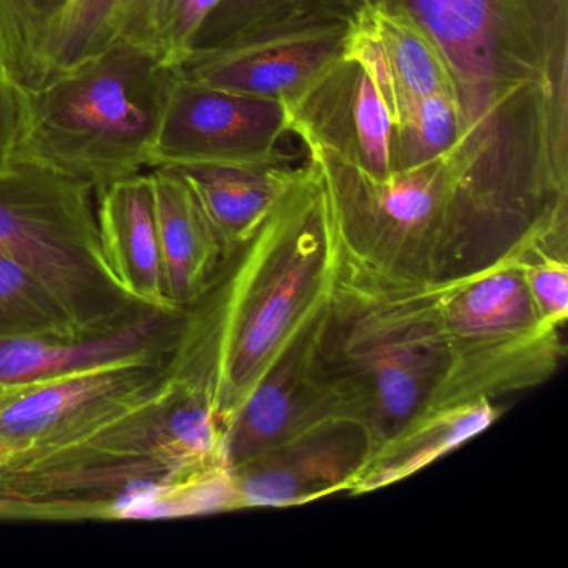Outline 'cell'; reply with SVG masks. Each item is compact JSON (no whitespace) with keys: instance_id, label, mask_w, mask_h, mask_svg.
Masks as SVG:
<instances>
[{"instance_id":"1","label":"cell","mask_w":568,"mask_h":568,"mask_svg":"<svg viewBox=\"0 0 568 568\" xmlns=\"http://www.w3.org/2000/svg\"><path fill=\"white\" fill-rule=\"evenodd\" d=\"M444 59L462 119L455 204L485 235L568 211V0H384Z\"/></svg>"},{"instance_id":"2","label":"cell","mask_w":568,"mask_h":568,"mask_svg":"<svg viewBox=\"0 0 568 568\" xmlns=\"http://www.w3.org/2000/svg\"><path fill=\"white\" fill-rule=\"evenodd\" d=\"M337 252L321 171L307 158L298 181L181 307L169 375L204 398L224 435L285 342L324 304Z\"/></svg>"},{"instance_id":"3","label":"cell","mask_w":568,"mask_h":568,"mask_svg":"<svg viewBox=\"0 0 568 568\" xmlns=\"http://www.w3.org/2000/svg\"><path fill=\"white\" fill-rule=\"evenodd\" d=\"M229 470L224 428L175 381L71 444L16 455L0 470V520L154 518L185 485Z\"/></svg>"},{"instance_id":"4","label":"cell","mask_w":568,"mask_h":568,"mask_svg":"<svg viewBox=\"0 0 568 568\" xmlns=\"http://www.w3.org/2000/svg\"><path fill=\"white\" fill-rule=\"evenodd\" d=\"M315 362L345 417L367 428L374 452L448 407L454 362L437 282L388 277L338 248Z\"/></svg>"},{"instance_id":"5","label":"cell","mask_w":568,"mask_h":568,"mask_svg":"<svg viewBox=\"0 0 568 568\" xmlns=\"http://www.w3.org/2000/svg\"><path fill=\"white\" fill-rule=\"evenodd\" d=\"M179 68L128 41L22 94L12 161L74 179L94 192L152 168Z\"/></svg>"},{"instance_id":"6","label":"cell","mask_w":568,"mask_h":568,"mask_svg":"<svg viewBox=\"0 0 568 568\" xmlns=\"http://www.w3.org/2000/svg\"><path fill=\"white\" fill-rule=\"evenodd\" d=\"M302 144L321 171L345 255L398 281H444L455 229L448 158L375 178L327 145Z\"/></svg>"},{"instance_id":"7","label":"cell","mask_w":568,"mask_h":568,"mask_svg":"<svg viewBox=\"0 0 568 568\" xmlns=\"http://www.w3.org/2000/svg\"><path fill=\"white\" fill-rule=\"evenodd\" d=\"M94 194L39 165L0 168V252L48 285L82 335L111 331L142 307L105 265Z\"/></svg>"},{"instance_id":"8","label":"cell","mask_w":568,"mask_h":568,"mask_svg":"<svg viewBox=\"0 0 568 568\" xmlns=\"http://www.w3.org/2000/svg\"><path fill=\"white\" fill-rule=\"evenodd\" d=\"M521 258H507L455 281L437 282L450 348L448 407L520 394L550 381L567 357L564 328L538 317Z\"/></svg>"},{"instance_id":"9","label":"cell","mask_w":568,"mask_h":568,"mask_svg":"<svg viewBox=\"0 0 568 568\" xmlns=\"http://www.w3.org/2000/svg\"><path fill=\"white\" fill-rule=\"evenodd\" d=\"M169 361L125 362L29 384L0 385V442L18 455L71 444L154 398Z\"/></svg>"},{"instance_id":"10","label":"cell","mask_w":568,"mask_h":568,"mask_svg":"<svg viewBox=\"0 0 568 568\" xmlns=\"http://www.w3.org/2000/svg\"><path fill=\"white\" fill-rule=\"evenodd\" d=\"M287 134H292V114L282 102L212 88L179 74L152 168L291 161V155L278 152V142Z\"/></svg>"},{"instance_id":"11","label":"cell","mask_w":568,"mask_h":568,"mask_svg":"<svg viewBox=\"0 0 568 568\" xmlns=\"http://www.w3.org/2000/svg\"><path fill=\"white\" fill-rule=\"evenodd\" d=\"M374 442L364 425L335 417L229 468L235 507H294L354 484Z\"/></svg>"},{"instance_id":"12","label":"cell","mask_w":568,"mask_h":568,"mask_svg":"<svg viewBox=\"0 0 568 568\" xmlns=\"http://www.w3.org/2000/svg\"><path fill=\"white\" fill-rule=\"evenodd\" d=\"M324 305L285 342L225 428L229 468L328 418H347L315 362Z\"/></svg>"},{"instance_id":"13","label":"cell","mask_w":568,"mask_h":568,"mask_svg":"<svg viewBox=\"0 0 568 568\" xmlns=\"http://www.w3.org/2000/svg\"><path fill=\"white\" fill-rule=\"evenodd\" d=\"M352 24L302 26L192 55L181 74L212 88L294 108L342 58Z\"/></svg>"},{"instance_id":"14","label":"cell","mask_w":568,"mask_h":568,"mask_svg":"<svg viewBox=\"0 0 568 568\" xmlns=\"http://www.w3.org/2000/svg\"><path fill=\"white\" fill-rule=\"evenodd\" d=\"M181 307L142 305L124 324L88 335L0 337V385L29 384L125 362L169 361Z\"/></svg>"},{"instance_id":"15","label":"cell","mask_w":568,"mask_h":568,"mask_svg":"<svg viewBox=\"0 0 568 568\" xmlns=\"http://www.w3.org/2000/svg\"><path fill=\"white\" fill-rule=\"evenodd\" d=\"M99 244L122 291L148 307H175L165 297L161 242L151 172L95 192Z\"/></svg>"},{"instance_id":"16","label":"cell","mask_w":568,"mask_h":568,"mask_svg":"<svg viewBox=\"0 0 568 568\" xmlns=\"http://www.w3.org/2000/svg\"><path fill=\"white\" fill-rule=\"evenodd\" d=\"M154 184L165 297L194 302L217 271L224 248L185 179L169 165L149 169Z\"/></svg>"},{"instance_id":"17","label":"cell","mask_w":568,"mask_h":568,"mask_svg":"<svg viewBox=\"0 0 568 568\" xmlns=\"http://www.w3.org/2000/svg\"><path fill=\"white\" fill-rule=\"evenodd\" d=\"M271 164L169 165L187 182L224 248V255L248 237L282 195L298 181L304 165Z\"/></svg>"},{"instance_id":"18","label":"cell","mask_w":568,"mask_h":568,"mask_svg":"<svg viewBox=\"0 0 568 568\" xmlns=\"http://www.w3.org/2000/svg\"><path fill=\"white\" fill-rule=\"evenodd\" d=\"M500 414V408L490 400L468 402L432 412L377 448L347 494H368L417 474L490 427Z\"/></svg>"},{"instance_id":"19","label":"cell","mask_w":568,"mask_h":568,"mask_svg":"<svg viewBox=\"0 0 568 568\" xmlns=\"http://www.w3.org/2000/svg\"><path fill=\"white\" fill-rule=\"evenodd\" d=\"M367 4L368 0H221L199 31L191 58L285 29L352 24Z\"/></svg>"},{"instance_id":"20","label":"cell","mask_w":568,"mask_h":568,"mask_svg":"<svg viewBox=\"0 0 568 568\" xmlns=\"http://www.w3.org/2000/svg\"><path fill=\"white\" fill-rule=\"evenodd\" d=\"M152 4L154 0H72L49 42L45 82L122 42H141Z\"/></svg>"},{"instance_id":"21","label":"cell","mask_w":568,"mask_h":568,"mask_svg":"<svg viewBox=\"0 0 568 568\" xmlns=\"http://www.w3.org/2000/svg\"><path fill=\"white\" fill-rule=\"evenodd\" d=\"M364 11L387 54L398 92V114L417 99L454 95L440 52L407 12L384 0H368Z\"/></svg>"},{"instance_id":"22","label":"cell","mask_w":568,"mask_h":568,"mask_svg":"<svg viewBox=\"0 0 568 568\" xmlns=\"http://www.w3.org/2000/svg\"><path fill=\"white\" fill-rule=\"evenodd\" d=\"M72 0H0V62L28 94L48 78L45 54Z\"/></svg>"},{"instance_id":"23","label":"cell","mask_w":568,"mask_h":568,"mask_svg":"<svg viewBox=\"0 0 568 568\" xmlns=\"http://www.w3.org/2000/svg\"><path fill=\"white\" fill-rule=\"evenodd\" d=\"M14 335L82 334L34 272L0 252V337Z\"/></svg>"},{"instance_id":"24","label":"cell","mask_w":568,"mask_h":568,"mask_svg":"<svg viewBox=\"0 0 568 568\" xmlns=\"http://www.w3.org/2000/svg\"><path fill=\"white\" fill-rule=\"evenodd\" d=\"M462 138V119L450 94H434L400 109L394 141V171L448 158Z\"/></svg>"},{"instance_id":"25","label":"cell","mask_w":568,"mask_h":568,"mask_svg":"<svg viewBox=\"0 0 568 568\" xmlns=\"http://www.w3.org/2000/svg\"><path fill=\"white\" fill-rule=\"evenodd\" d=\"M221 0H154L141 44L149 45L169 65L181 68L191 58L194 41Z\"/></svg>"},{"instance_id":"26","label":"cell","mask_w":568,"mask_h":568,"mask_svg":"<svg viewBox=\"0 0 568 568\" xmlns=\"http://www.w3.org/2000/svg\"><path fill=\"white\" fill-rule=\"evenodd\" d=\"M521 278L541 321L565 327L568 317V258L537 254L521 258Z\"/></svg>"},{"instance_id":"27","label":"cell","mask_w":568,"mask_h":568,"mask_svg":"<svg viewBox=\"0 0 568 568\" xmlns=\"http://www.w3.org/2000/svg\"><path fill=\"white\" fill-rule=\"evenodd\" d=\"M22 125V92L0 62V168L11 164Z\"/></svg>"},{"instance_id":"28","label":"cell","mask_w":568,"mask_h":568,"mask_svg":"<svg viewBox=\"0 0 568 568\" xmlns=\"http://www.w3.org/2000/svg\"><path fill=\"white\" fill-rule=\"evenodd\" d=\"M16 455H18V450L9 447V445L4 444V442H0V470H2V468H4L6 465H8L9 462L16 457Z\"/></svg>"}]
</instances>
